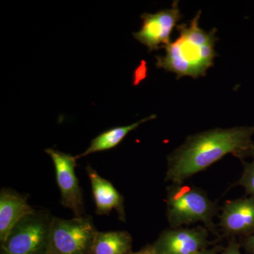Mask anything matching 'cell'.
Returning <instances> with one entry per match:
<instances>
[{
    "label": "cell",
    "mask_w": 254,
    "mask_h": 254,
    "mask_svg": "<svg viewBox=\"0 0 254 254\" xmlns=\"http://www.w3.org/2000/svg\"><path fill=\"white\" fill-rule=\"evenodd\" d=\"M248 157H252V158H254V143H253V144L252 145V146H251L248 150L243 152V153H242L238 158L243 160V158H248Z\"/></svg>",
    "instance_id": "obj_18"
},
{
    "label": "cell",
    "mask_w": 254,
    "mask_h": 254,
    "mask_svg": "<svg viewBox=\"0 0 254 254\" xmlns=\"http://www.w3.org/2000/svg\"><path fill=\"white\" fill-rule=\"evenodd\" d=\"M132 242L131 235L128 232L97 231L91 254H130Z\"/></svg>",
    "instance_id": "obj_13"
},
{
    "label": "cell",
    "mask_w": 254,
    "mask_h": 254,
    "mask_svg": "<svg viewBox=\"0 0 254 254\" xmlns=\"http://www.w3.org/2000/svg\"><path fill=\"white\" fill-rule=\"evenodd\" d=\"M221 254H242L240 251V245L235 239H232L229 242L227 248L225 249Z\"/></svg>",
    "instance_id": "obj_16"
},
{
    "label": "cell",
    "mask_w": 254,
    "mask_h": 254,
    "mask_svg": "<svg viewBox=\"0 0 254 254\" xmlns=\"http://www.w3.org/2000/svg\"><path fill=\"white\" fill-rule=\"evenodd\" d=\"M155 118H156V115H150V116L142 119L139 121L131 124V125L113 127V128L103 132L93 138L88 148L81 155H77L76 158L79 159L82 157L93 154V153L105 151V150L115 148L126 138L130 132L136 129L142 124L154 120Z\"/></svg>",
    "instance_id": "obj_12"
},
{
    "label": "cell",
    "mask_w": 254,
    "mask_h": 254,
    "mask_svg": "<svg viewBox=\"0 0 254 254\" xmlns=\"http://www.w3.org/2000/svg\"><path fill=\"white\" fill-rule=\"evenodd\" d=\"M254 126L214 128L191 135L168 156L165 181L183 184L227 154L237 157L253 144Z\"/></svg>",
    "instance_id": "obj_1"
},
{
    "label": "cell",
    "mask_w": 254,
    "mask_h": 254,
    "mask_svg": "<svg viewBox=\"0 0 254 254\" xmlns=\"http://www.w3.org/2000/svg\"><path fill=\"white\" fill-rule=\"evenodd\" d=\"M35 209L28 203V195L10 188L0 191V243L6 240L11 229Z\"/></svg>",
    "instance_id": "obj_11"
},
{
    "label": "cell",
    "mask_w": 254,
    "mask_h": 254,
    "mask_svg": "<svg viewBox=\"0 0 254 254\" xmlns=\"http://www.w3.org/2000/svg\"><path fill=\"white\" fill-rule=\"evenodd\" d=\"M242 247L249 254H254V232L250 236L245 237L243 239Z\"/></svg>",
    "instance_id": "obj_15"
},
{
    "label": "cell",
    "mask_w": 254,
    "mask_h": 254,
    "mask_svg": "<svg viewBox=\"0 0 254 254\" xmlns=\"http://www.w3.org/2000/svg\"><path fill=\"white\" fill-rule=\"evenodd\" d=\"M244 171L238 185L245 189L246 191L254 198V162L247 163L244 161Z\"/></svg>",
    "instance_id": "obj_14"
},
{
    "label": "cell",
    "mask_w": 254,
    "mask_h": 254,
    "mask_svg": "<svg viewBox=\"0 0 254 254\" xmlns=\"http://www.w3.org/2000/svg\"><path fill=\"white\" fill-rule=\"evenodd\" d=\"M97 231L89 215L68 220L53 216L47 254H91Z\"/></svg>",
    "instance_id": "obj_5"
},
{
    "label": "cell",
    "mask_w": 254,
    "mask_h": 254,
    "mask_svg": "<svg viewBox=\"0 0 254 254\" xmlns=\"http://www.w3.org/2000/svg\"><path fill=\"white\" fill-rule=\"evenodd\" d=\"M201 11H198L188 25H177L178 38L163 48L165 56H156V66L177 75V78L205 76L218 56L215 46L217 30L205 31L199 27Z\"/></svg>",
    "instance_id": "obj_2"
},
{
    "label": "cell",
    "mask_w": 254,
    "mask_h": 254,
    "mask_svg": "<svg viewBox=\"0 0 254 254\" xmlns=\"http://www.w3.org/2000/svg\"><path fill=\"white\" fill-rule=\"evenodd\" d=\"M53 217L36 210L20 220L1 244L0 254H47Z\"/></svg>",
    "instance_id": "obj_4"
},
{
    "label": "cell",
    "mask_w": 254,
    "mask_h": 254,
    "mask_svg": "<svg viewBox=\"0 0 254 254\" xmlns=\"http://www.w3.org/2000/svg\"><path fill=\"white\" fill-rule=\"evenodd\" d=\"M86 169L91 182L97 215H108L114 210L118 213L121 221H126L123 195L111 182L98 175L91 165H87Z\"/></svg>",
    "instance_id": "obj_10"
},
{
    "label": "cell",
    "mask_w": 254,
    "mask_h": 254,
    "mask_svg": "<svg viewBox=\"0 0 254 254\" xmlns=\"http://www.w3.org/2000/svg\"><path fill=\"white\" fill-rule=\"evenodd\" d=\"M130 254H155L153 245H146L138 252H132Z\"/></svg>",
    "instance_id": "obj_17"
},
{
    "label": "cell",
    "mask_w": 254,
    "mask_h": 254,
    "mask_svg": "<svg viewBox=\"0 0 254 254\" xmlns=\"http://www.w3.org/2000/svg\"><path fill=\"white\" fill-rule=\"evenodd\" d=\"M182 17L178 1H173L170 9L155 14L143 13L141 16V28L133 33V38L146 46L148 51H156L171 43L172 32Z\"/></svg>",
    "instance_id": "obj_7"
},
{
    "label": "cell",
    "mask_w": 254,
    "mask_h": 254,
    "mask_svg": "<svg viewBox=\"0 0 254 254\" xmlns=\"http://www.w3.org/2000/svg\"><path fill=\"white\" fill-rule=\"evenodd\" d=\"M220 226L228 236L247 237L254 232V198L227 200L222 208Z\"/></svg>",
    "instance_id": "obj_9"
},
{
    "label": "cell",
    "mask_w": 254,
    "mask_h": 254,
    "mask_svg": "<svg viewBox=\"0 0 254 254\" xmlns=\"http://www.w3.org/2000/svg\"><path fill=\"white\" fill-rule=\"evenodd\" d=\"M166 204L171 228L200 222L211 231H216L213 220L218 207L204 190L184 183L172 184L167 188Z\"/></svg>",
    "instance_id": "obj_3"
},
{
    "label": "cell",
    "mask_w": 254,
    "mask_h": 254,
    "mask_svg": "<svg viewBox=\"0 0 254 254\" xmlns=\"http://www.w3.org/2000/svg\"><path fill=\"white\" fill-rule=\"evenodd\" d=\"M195 254H217L216 249H211V250H204L201 252H198Z\"/></svg>",
    "instance_id": "obj_19"
},
{
    "label": "cell",
    "mask_w": 254,
    "mask_h": 254,
    "mask_svg": "<svg viewBox=\"0 0 254 254\" xmlns=\"http://www.w3.org/2000/svg\"><path fill=\"white\" fill-rule=\"evenodd\" d=\"M209 244L206 229L177 227L164 230L152 245L155 254H195Z\"/></svg>",
    "instance_id": "obj_8"
},
{
    "label": "cell",
    "mask_w": 254,
    "mask_h": 254,
    "mask_svg": "<svg viewBox=\"0 0 254 254\" xmlns=\"http://www.w3.org/2000/svg\"><path fill=\"white\" fill-rule=\"evenodd\" d=\"M46 152L54 164L57 184L61 195L60 203L71 210L75 218L83 216V193L75 173L77 158L52 148L46 149Z\"/></svg>",
    "instance_id": "obj_6"
}]
</instances>
